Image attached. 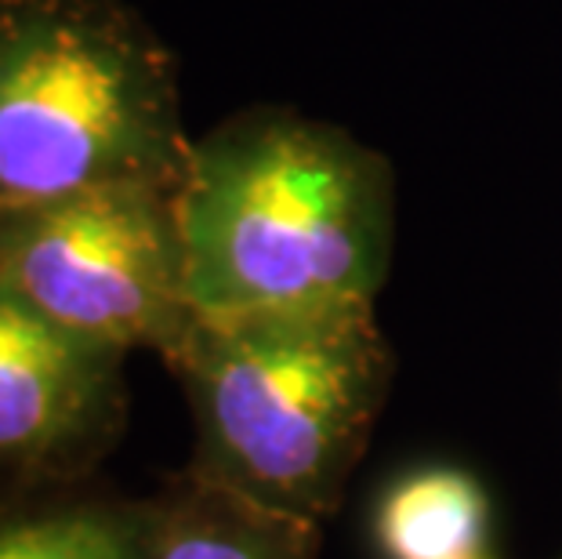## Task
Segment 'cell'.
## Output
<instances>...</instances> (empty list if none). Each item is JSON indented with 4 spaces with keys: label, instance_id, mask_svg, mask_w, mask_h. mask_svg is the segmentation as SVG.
Segmentation results:
<instances>
[{
    "label": "cell",
    "instance_id": "ba28073f",
    "mask_svg": "<svg viewBox=\"0 0 562 559\" xmlns=\"http://www.w3.org/2000/svg\"><path fill=\"white\" fill-rule=\"evenodd\" d=\"M486 494L458 469L406 476L381 502L378 541L389 559H458L483 552Z\"/></svg>",
    "mask_w": 562,
    "mask_h": 559
},
{
    "label": "cell",
    "instance_id": "5b68a950",
    "mask_svg": "<svg viewBox=\"0 0 562 559\" xmlns=\"http://www.w3.org/2000/svg\"><path fill=\"white\" fill-rule=\"evenodd\" d=\"M121 360L0 283V476L74 480L121 418Z\"/></svg>",
    "mask_w": 562,
    "mask_h": 559
},
{
    "label": "cell",
    "instance_id": "277c9868",
    "mask_svg": "<svg viewBox=\"0 0 562 559\" xmlns=\"http://www.w3.org/2000/svg\"><path fill=\"white\" fill-rule=\"evenodd\" d=\"M0 283L69 335L167 360L193 331L175 189L153 182L0 204Z\"/></svg>",
    "mask_w": 562,
    "mask_h": 559
},
{
    "label": "cell",
    "instance_id": "9c48e42d",
    "mask_svg": "<svg viewBox=\"0 0 562 559\" xmlns=\"http://www.w3.org/2000/svg\"><path fill=\"white\" fill-rule=\"evenodd\" d=\"M458 559H486L483 552H472V556H458Z\"/></svg>",
    "mask_w": 562,
    "mask_h": 559
},
{
    "label": "cell",
    "instance_id": "6da1fadb",
    "mask_svg": "<svg viewBox=\"0 0 562 559\" xmlns=\"http://www.w3.org/2000/svg\"><path fill=\"white\" fill-rule=\"evenodd\" d=\"M193 324L367 313L385 204L363 153L330 131L244 116L189 153L175 189Z\"/></svg>",
    "mask_w": 562,
    "mask_h": 559
},
{
    "label": "cell",
    "instance_id": "3957f363",
    "mask_svg": "<svg viewBox=\"0 0 562 559\" xmlns=\"http://www.w3.org/2000/svg\"><path fill=\"white\" fill-rule=\"evenodd\" d=\"M171 364L196 407V472L294 516L327 505L385 382L370 309L193 324Z\"/></svg>",
    "mask_w": 562,
    "mask_h": 559
},
{
    "label": "cell",
    "instance_id": "8992f818",
    "mask_svg": "<svg viewBox=\"0 0 562 559\" xmlns=\"http://www.w3.org/2000/svg\"><path fill=\"white\" fill-rule=\"evenodd\" d=\"M146 559H313V519L193 469L146 508Z\"/></svg>",
    "mask_w": 562,
    "mask_h": 559
},
{
    "label": "cell",
    "instance_id": "52a82bcc",
    "mask_svg": "<svg viewBox=\"0 0 562 559\" xmlns=\"http://www.w3.org/2000/svg\"><path fill=\"white\" fill-rule=\"evenodd\" d=\"M0 476V559H146V508Z\"/></svg>",
    "mask_w": 562,
    "mask_h": 559
},
{
    "label": "cell",
    "instance_id": "7a4b0ae2",
    "mask_svg": "<svg viewBox=\"0 0 562 559\" xmlns=\"http://www.w3.org/2000/svg\"><path fill=\"white\" fill-rule=\"evenodd\" d=\"M171 58L113 0H0V204L94 186L178 189Z\"/></svg>",
    "mask_w": 562,
    "mask_h": 559
}]
</instances>
